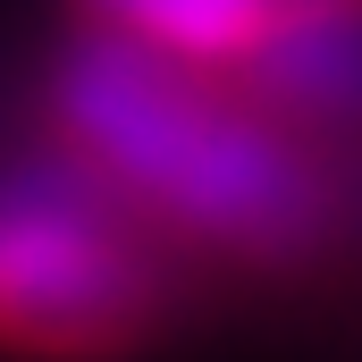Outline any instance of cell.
Listing matches in <instances>:
<instances>
[{
	"instance_id": "1",
	"label": "cell",
	"mask_w": 362,
	"mask_h": 362,
	"mask_svg": "<svg viewBox=\"0 0 362 362\" xmlns=\"http://www.w3.org/2000/svg\"><path fill=\"white\" fill-rule=\"evenodd\" d=\"M59 118L118 185L236 253H303L329 219V194L286 135L202 93L194 59L127 42L110 25L59 68Z\"/></svg>"
},
{
	"instance_id": "3",
	"label": "cell",
	"mask_w": 362,
	"mask_h": 362,
	"mask_svg": "<svg viewBox=\"0 0 362 362\" xmlns=\"http://www.w3.org/2000/svg\"><path fill=\"white\" fill-rule=\"evenodd\" d=\"M262 101L303 118H362V8H303L236 59Z\"/></svg>"
},
{
	"instance_id": "2",
	"label": "cell",
	"mask_w": 362,
	"mask_h": 362,
	"mask_svg": "<svg viewBox=\"0 0 362 362\" xmlns=\"http://www.w3.org/2000/svg\"><path fill=\"white\" fill-rule=\"evenodd\" d=\"M152 312V270L118 236L110 202L59 169L0 177V337L118 346Z\"/></svg>"
},
{
	"instance_id": "4",
	"label": "cell",
	"mask_w": 362,
	"mask_h": 362,
	"mask_svg": "<svg viewBox=\"0 0 362 362\" xmlns=\"http://www.w3.org/2000/svg\"><path fill=\"white\" fill-rule=\"evenodd\" d=\"M93 17L127 42H152L169 59H245L270 25H286L278 0H85Z\"/></svg>"
},
{
	"instance_id": "5",
	"label": "cell",
	"mask_w": 362,
	"mask_h": 362,
	"mask_svg": "<svg viewBox=\"0 0 362 362\" xmlns=\"http://www.w3.org/2000/svg\"><path fill=\"white\" fill-rule=\"evenodd\" d=\"M286 17H303V8H362V0H278Z\"/></svg>"
}]
</instances>
